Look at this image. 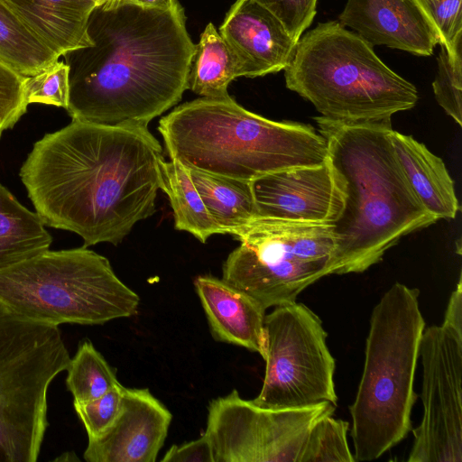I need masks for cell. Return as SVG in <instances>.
Returning <instances> with one entry per match:
<instances>
[{"label":"cell","instance_id":"6da1fadb","mask_svg":"<svg viewBox=\"0 0 462 462\" xmlns=\"http://www.w3.org/2000/svg\"><path fill=\"white\" fill-rule=\"evenodd\" d=\"M162 157L147 126L72 119L33 144L20 177L44 226L117 245L155 212Z\"/></svg>","mask_w":462,"mask_h":462},{"label":"cell","instance_id":"7a4b0ae2","mask_svg":"<svg viewBox=\"0 0 462 462\" xmlns=\"http://www.w3.org/2000/svg\"><path fill=\"white\" fill-rule=\"evenodd\" d=\"M88 33L92 46L63 55L72 119L147 126L189 89L196 44L180 4L162 10L107 0L91 12Z\"/></svg>","mask_w":462,"mask_h":462},{"label":"cell","instance_id":"3957f363","mask_svg":"<svg viewBox=\"0 0 462 462\" xmlns=\"http://www.w3.org/2000/svg\"><path fill=\"white\" fill-rule=\"evenodd\" d=\"M315 119L344 196L332 223L331 274L363 273L402 237L439 219L423 207L402 171L390 139L391 121Z\"/></svg>","mask_w":462,"mask_h":462},{"label":"cell","instance_id":"277c9868","mask_svg":"<svg viewBox=\"0 0 462 462\" xmlns=\"http://www.w3.org/2000/svg\"><path fill=\"white\" fill-rule=\"evenodd\" d=\"M158 131L171 160L247 181L327 162L326 141L314 127L265 118L229 95L199 97L175 107L161 118Z\"/></svg>","mask_w":462,"mask_h":462},{"label":"cell","instance_id":"5b68a950","mask_svg":"<svg viewBox=\"0 0 462 462\" xmlns=\"http://www.w3.org/2000/svg\"><path fill=\"white\" fill-rule=\"evenodd\" d=\"M426 327L419 291L395 282L373 310L365 363L349 406L356 462L379 458L411 430L414 377Z\"/></svg>","mask_w":462,"mask_h":462},{"label":"cell","instance_id":"8992f818","mask_svg":"<svg viewBox=\"0 0 462 462\" xmlns=\"http://www.w3.org/2000/svg\"><path fill=\"white\" fill-rule=\"evenodd\" d=\"M283 70L287 88L330 121H391L419 99L415 86L386 66L374 45L337 21L302 34Z\"/></svg>","mask_w":462,"mask_h":462},{"label":"cell","instance_id":"52a82bcc","mask_svg":"<svg viewBox=\"0 0 462 462\" xmlns=\"http://www.w3.org/2000/svg\"><path fill=\"white\" fill-rule=\"evenodd\" d=\"M139 303L108 259L86 246L47 250L0 270V306L37 322L102 325L135 315Z\"/></svg>","mask_w":462,"mask_h":462},{"label":"cell","instance_id":"ba28073f","mask_svg":"<svg viewBox=\"0 0 462 462\" xmlns=\"http://www.w3.org/2000/svg\"><path fill=\"white\" fill-rule=\"evenodd\" d=\"M58 326L0 306V462H35L48 427L47 392L67 369Z\"/></svg>","mask_w":462,"mask_h":462},{"label":"cell","instance_id":"9c48e42d","mask_svg":"<svg viewBox=\"0 0 462 462\" xmlns=\"http://www.w3.org/2000/svg\"><path fill=\"white\" fill-rule=\"evenodd\" d=\"M233 236L240 245L222 266V279L265 310L296 301L299 294L331 274L332 223L257 217Z\"/></svg>","mask_w":462,"mask_h":462},{"label":"cell","instance_id":"30bf717a","mask_svg":"<svg viewBox=\"0 0 462 462\" xmlns=\"http://www.w3.org/2000/svg\"><path fill=\"white\" fill-rule=\"evenodd\" d=\"M264 331L265 374L252 402L273 409L337 405L336 362L319 317L296 301L277 306L265 315Z\"/></svg>","mask_w":462,"mask_h":462},{"label":"cell","instance_id":"8fae6325","mask_svg":"<svg viewBox=\"0 0 462 462\" xmlns=\"http://www.w3.org/2000/svg\"><path fill=\"white\" fill-rule=\"evenodd\" d=\"M328 402L295 408H264L240 397L236 390L208 405L207 429L214 462H300L308 436Z\"/></svg>","mask_w":462,"mask_h":462},{"label":"cell","instance_id":"7c38bea8","mask_svg":"<svg viewBox=\"0 0 462 462\" xmlns=\"http://www.w3.org/2000/svg\"><path fill=\"white\" fill-rule=\"evenodd\" d=\"M420 423L411 429L409 462L462 461V334L444 325L425 327Z\"/></svg>","mask_w":462,"mask_h":462},{"label":"cell","instance_id":"4fadbf2b","mask_svg":"<svg viewBox=\"0 0 462 462\" xmlns=\"http://www.w3.org/2000/svg\"><path fill=\"white\" fill-rule=\"evenodd\" d=\"M257 217L299 222L333 223L344 196L328 162L294 167L251 181Z\"/></svg>","mask_w":462,"mask_h":462},{"label":"cell","instance_id":"5bb4252c","mask_svg":"<svg viewBox=\"0 0 462 462\" xmlns=\"http://www.w3.org/2000/svg\"><path fill=\"white\" fill-rule=\"evenodd\" d=\"M171 411L148 389L124 387L112 425L88 439V462H154L171 422Z\"/></svg>","mask_w":462,"mask_h":462},{"label":"cell","instance_id":"9a60e30c","mask_svg":"<svg viewBox=\"0 0 462 462\" xmlns=\"http://www.w3.org/2000/svg\"><path fill=\"white\" fill-rule=\"evenodd\" d=\"M219 33L236 57L241 77L247 78L283 70L298 42L254 0H236L226 13Z\"/></svg>","mask_w":462,"mask_h":462},{"label":"cell","instance_id":"2e32d148","mask_svg":"<svg viewBox=\"0 0 462 462\" xmlns=\"http://www.w3.org/2000/svg\"><path fill=\"white\" fill-rule=\"evenodd\" d=\"M338 20L372 45L430 56L439 44L413 0H347Z\"/></svg>","mask_w":462,"mask_h":462},{"label":"cell","instance_id":"e0dca14e","mask_svg":"<svg viewBox=\"0 0 462 462\" xmlns=\"http://www.w3.org/2000/svg\"><path fill=\"white\" fill-rule=\"evenodd\" d=\"M213 337L265 356V309L223 279L199 275L194 280Z\"/></svg>","mask_w":462,"mask_h":462},{"label":"cell","instance_id":"ac0fdd59","mask_svg":"<svg viewBox=\"0 0 462 462\" xmlns=\"http://www.w3.org/2000/svg\"><path fill=\"white\" fill-rule=\"evenodd\" d=\"M59 57L92 46L88 22L97 5L91 0H2Z\"/></svg>","mask_w":462,"mask_h":462},{"label":"cell","instance_id":"d6986e66","mask_svg":"<svg viewBox=\"0 0 462 462\" xmlns=\"http://www.w3.org/2000/svg\"><path fill=\"white\" fill-rule=\"evenodd\" d=\"M390 139L402 171L423 207L439 220L455 218L460 207L442 159L411 135L392 129Z\"/></svg>","mask_w":462,"mask_h":462},{"label":"cell","instance_id":"ffe728a7","mask_svg":"<svg viewBox=\"0 0 462 462\" xmlns=\"http://www.w3.org/2000/svg\"><path fill=\"white\" fill-rule=\"evenodd\" d=\"M195 187L222 235L234 236L257 217L251 181L187 168Z\"/></svg>","mask_w":462,"mask_h":462},{"label":"cell","instance_id":"44dd1931","mask_svg":"<svg viewBox=\"0 0 462 462\" xmlns=\"http://www.w3.org/2000/svg\"><path fill=\"white\" fill-rule=\"evenodd\" d=\"M51 241L38 214L0 184V270L49 250Z\"/></svg>","mask_w":462,"mask_h":462},{"label":"cell","instance_id":"7402d4cb","mask_svg":"<svg viewBox=\"0 0 462 462\" xmlns=\"http://www.w3.org/2000/svg\"><path fill=\"white\" fill-rule=\"evenodd\" d=\"M160 189L168 196L177 230L193 235L201 243L213 235L222 234L207 210L188 170L176 160L158 162Z\"/></svg>","mask_w":462,"mask_h":462},{"label":"cell","instance_id":"603a6c76","mask_svg":"<svg viewBox=\"0 0 462 462\" xmlns=\"http://www.w3.org/2000/svg\"><path fill=\"white\" fill-rule=\"evenodd\" d=\"M241 77L234 52L212 23H209L196 44L189 74V89L201 97L228 96L231 81Z\"/></svg>","mask_w":462,"mask_h":462},{"label":"cell","instance_id":"cb8c5ba5","mask_svg":"<svg viewBox=\"0 0 462 462\" xmlns=\"http://www.w3.org/2000/svg\"><path fill=\"white\" fill-rule=\"evenodd\" d=\"M59 58L0 0V62L23 77H29Z\"/></svg>","mask_w":462,"mask_h":462},{"label":"cell","instance_id":"d4e9b609","mask_svg":"<svg viewBox=\"0 0 462 462\" xmlns=\"http://www.w3.org/2000/svg\"><path fill=\"white\" fill-rule=\"evenodd\" d=\"M66 370V385L74 397V403L97 399L120 383L116 370L89 340L80 343Z\"/></svg>","mask_w":462,"mask_h":462},{"label":"cell","instance_id":"484cf974","mask_svg":"<svg viewBox=\"0 0 462 462\" xmlns=\"http://www.w3.org/2000/svg\"><path fill=\"white\" fill-rule=\"evenodd\" d=\"M349 422L333 414L320 418L312 427L300 462H355L347 442Z\"/></svg>","mask_w":462,"mask_h":462},{"label":"cell","instance_id":"4316f807","mask_svg":"<svg viewBox=\"0 0 462 462\" xmlns=\"http://www.w3.org/2000/svg\"><path fill=\"white\" fill-rule=\"evenodd\" d=\"M434 30L439 44L462 55V0H413Z\"/></svg>","mask_w":462,"mask_h":462},{"label":"cell","instance_id":"83f0119b","mask_svg":"<svg viewBox=\"0 0 462 462\" xmlns=\"http://www.w3.org/2000/svg\"><path fill=\"white\" fill-rule=\"evenodd\" d=\"M69 68L57 60L42 71L24 77L23 89L27 104L40 103L67 109L69 97Z\"/></svg>","mask_w":462,"mask_h":462},{"label":"cell","instance_id":"f1b7e54d","mask_svg":"<svg viewBox=\"0 0 462 462\" xmlns=\"http://www.w3.org/2000/svg\"><path fill=\"white\" fill-rule=\"evenodd\" d=\"M438 69L432 83L435 98L459 126L462 125V55L452 56L440 46Z\"/></svg>","mask_w":462,"mask_h":462},{"label":"cell","instance_id":"f546056e","mask_svg":"<svg viewBox=\"0 0 462 462\" xmlns=\"http://www.w3.org/2000/svg\"><path fill=\"white\" fill-rule=\"evenodd\" d=\"M123 390L124 386L119 383L97 399L85 403H74L88 439L100 436L115 421L120 411Z\"/></svg>","mask_w":462,"mask_h":462},{"label":"cell","instance_id":"4dcf8cb0","mask_svg":"<svg viewBox=\"0 0 462 462\" xmlns=\"http://www.w3.org/2000/svg\"><path fill=\"white\" fill-rule=\"evenodd\" d=\"M24 77L0 62V138L26 112Z\"/></svg>","mask_w":462,"mask_h":462},{"label":"cell","instance_id":"1f68e13d","mask_svg":"<svg viewBox=\"0 0 462 462\" xmlns=\"http://www.w3.org/2000/svg\"><path fill=\"white\" fill-rule=\"evenodd\" d=\"M270 11L298 42L316 14L318 0H254Z\"/></svg>","mask_w":462,"mask_h":462},{"label":"cell","instance_id":"d6a6232c","mask_svg":"<svg viewBox=\"0 0 462 462\" xmlns=\"http://www.w3.org/2000/svg\"><path fill=\"white\" fill-rule=\"evenodd\" d=\"M162 462H214L213 449L208 437L204 433L198 439L182 445L171 446Z\"/></svg>","mask_w":462,"mask_h":462},{"label":"cell","instance_id":"836d02e7","mask_svg":"<svg viewBox=\"0 0 462 462\" xmlns=\"http://www.w3.org/2000/svg\"><path fill=\"white\" fill-rule=\"evenodd\" d=\"M444 325L462 334V281L459 276L456 289L450 294L444 315Z\"/></svg>","mask_w":462,"mask_h":462},{"label":"cell","instance_id":"e575fe53","mask_svg":"<svg viewBox=\"0 0 462 462\" xmlns=\"http://www.w3.org/2000/svg\"><path fill=\"white\" fill-rule=\"evenodd\" d=\"M129 2L145 8L168 10L179 5V0H128Z\"/></svg>","mask_w":462,"mask_h":462},{"label":"cell","instance_id":"d590c367","mask_svg":"<svg viewBox=\"0 0 462 462\" xmlns=\"http://www.w3.org/2000/svg\"><path fill=\"white\" fill-rule=\"evenodd\" d=\"M91 1H93L94 3H96L98 5L105 3L107 0H91Z\"/></svg>","mask_w":462,"mask_h":462}]
</instances>
